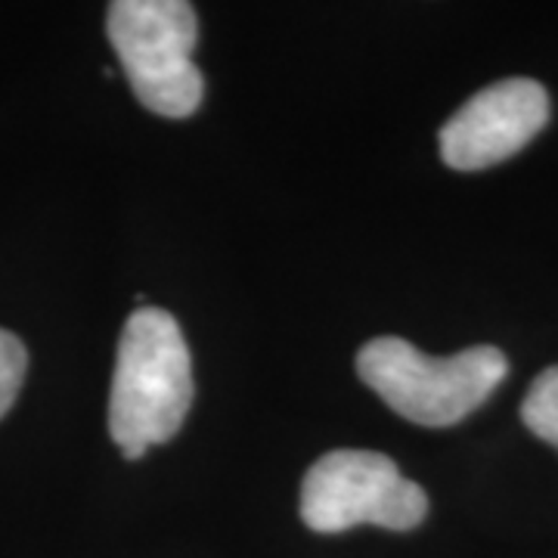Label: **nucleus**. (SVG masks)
Wrapping results in <instances>:
<instances>
[{"instance_id": "f257e3e1", "label": "nucleus", "mask_w": 558, "mask_h": 558, "mask_svg": "<svg viewBox=\"0 0 558 558\" xmlns=\"http://www.w3.org/2000/svg\"><path fill=\"white\" fill-rule=\"evenodd\" d=\"M193 403V363L180 323L168 311L140 307L119 339L109 391V435L124 459H143L149 447L180 432Z\"/></svg>"}, {"instance_id": "f03ea898", "label": "nucleus", "mask_w": 558, "mask_h": 558, "mask_svg": "<svg viewBox=\"0 0 558 558\" xmlns=\"http://www.w3.org/2000/svg\"><path fill=\"white\" fill-rule=\"evenodd\" d=\"M509 360L494 344H475L453 357H428L398 336L366 341L357 354V376L398 416L425 428L457 425L497 391Z\"/></svg>"}, {"instance_id": "7ed1b4c3", "label": "nucleus", "mask_w": 558, "mask_h": 558, "mask_svg": "<svg viewBox=\"0 0 558 558\" xmlns=\"http://www.w3.org/2000/svg\"><path fill=\"white\" fill-rule=\"evenodd\" d=\"M131 90L149 112L190 119L202 106L205 78L193 62L196 10L183 0H116L106 20Z\"/></svg>"}, {"instance_id": "20e7f679", "label": "nucleus", "mask_w": 558, "mask_h": 558, "mask_svg": "<svg viewBox=\"0 0 558 558\" xmlns=\"http://www.w3.org/2000/svg\"><path fill=\"white\" fill-rule=\"evenodd\" d=\"M425 515V490L400 475L395 459L373 450H332L307 469L301 484V519L317 534H341L357 524L413 531Z\"/></svg>"}, {"instance_id": "39448f33", "label": "nucleus", "mask_w": 558, "mask_h": 558, "mask_svg": "<svg viewBox=\"0 0 558 558\" xmlns=\"http://www.w3.org/2000/svg\"><path fill=\"white\" fill-rule=\"evenodd\" d=\"M549 121V94L531 78H506L478 90L440 128V156L457 171L512 159Z\"/></svg>"}, {"instance_id": "423d86ee", "label": "nucleus", "mask_w": 558, "mask_h": 558, "mask_svg": "<svg viewBox=\"0 0 558 558\" xmlns=\"http://www.w3.org/2000/svg\"><path fill=\"white\" fill-rule=\"evenodd\" d=\"M521 422L539 440L558 447V366L543 369L521 403Z\"/></svg>"}, {"instance_id": "0eeeda50", "label": "nucleus", "mask_w": 558, "mask_h": 558, "mask_svg": "<svg viewBox=\"0 0 558 558\" xmlns=\"http://www.w3.org/2000/svg\"><path fill=\"white\" fill-rule=\"evenodd\" d=\"M25 369H28L25 344L13 332L0 329V416L13 407V400L20 398Z\"/></svg>"}]
</instances>
